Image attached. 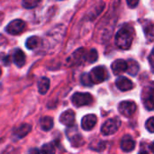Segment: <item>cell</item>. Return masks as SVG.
<instances>
[{"mask_svg": "<svg viewBox=\"0 0 154 154\" xmlns=\"http://www.w3.org/2000/svg\"><path fill=\"white\" fill-rule=\"evenodd\" d=\"M134 38V30L129 25L125 24L119 29L116 35V44L121 50H128L132 46Z\"/></svg>", "mask_w": 154, "mask_h": 154, "instance_id": "obj_1", "label": "cell"}, {"mask_svg": "<svg viewBox=\"0 0 154 154\" xmlns=\"http://www.w3.org/2000/svg\"><path fill=\"white\" fill-rule=\"evenodd\" d=\"M142 100L147 110L154 111V82L143 88L142 91Z\"/></svg>", "mask_w": 154, "mask_h": 154, "instance_id": "obj_2", "label": "cell"}, {"mask_svg": "<svg viewBox=\"0 0 154 154\" xmlns=\"http://www.w3.org/2000/svg\"><path fill=\"white\" fill-rule=\"evenodd\" d=\"M93 84H99L108 79V71L105 66H97L89 73Z\"/></svg>", "mask_w": 154, "mask_h": 154, "instance_id": "obj_3", "label": "cell"}, {"mask_svg": "<svg viewBox=\"0 0 154 154\" xmlns=\"http://www.w3.org/2000/svg\"><path fill=\"white\" fill-rule=\"evenodd\" d=\"M121 126V121L118 117L108 119L105 122L101 128V132L104 135H111L118 131Z\"/></svg>", "mask_w": 154, "mask_h": 154, "instance_id": "obj_4", "label": "cell"}, {"mask_svg": "<svg viewBox=\"0 0 154 154\" xmlns=\"http://www.w3.org/2000/svg\"><path fill=\"white\" fill-rule=\"evenodd\" d=\"M71 101L75 106L81 107V106L90 105L93 102V97H92L91 94H89V93L77 92L72 96Z\"/></svg>", "mask_w": 154, "mask_h": 154, "instance_id": "obj_5", "label": "cell"}, {"mask_svg": "<svg viewBox=\"0 0 154 154\" xmlns=\"http://www.w3.org/2000/svg\"><path fill=\"white\" fill-rule=\"evenodd\" d=\"M67 135H68V138L69 139L71 144L75 148L82 146L85 143L84 138L82 137V135L80 134H79L77 127L74 125L70 126V128L67 130Z\"/></svg>", "mask_w": 154, "mask_h": 154, "instance_id": "obj_6", "label": "cell"}, {"mask_svg": "<svg viewBox=\"0 0 154 154\" xmlns=\"http://www.w3.org/2000/svg\"><path fill=\"white\" fill-rule=\"evenodd\" d=\"M24 29H25V23L21 19H15L7 24L5 31L9 34L17 35V34H20Z\"/></svg>", "mask_w": 154, "mask_h": 154, "instance_id": "obj_7", "label": "cell"}, {"mask_svg": "<svg viewBox=\"0 0 154 154\" xmlns=\"http://www.w3.org/2000/svg\"><path fill=\"white\" fill-rule=\"evenodd\" d=\"M137 109L136 104L134 101H123L118 106V110L121 115L126 117L132 116Z\"/></svg>", "mask_w": 154, "mask_h": 154, "instance_id": "obj_8", "label": "cell"}, {"mask_svg": "<svg viewBox=\"0 0 154 154\" xmlns=\"http://www.w3.org/2000/svg\"><path fill=\"white\" fill-rule=\"evenodd\" d=\"M87 56H88V52L85 51V49L81 48L77 50L76 51H74V53L71 56V65H80L82 64L84 61H87Z\"/></svg>", "mask_w": 154, "mask_h": 154, "instance_id": "obj_9", "label": "cell"}, {"mask_svg": "<svg viewBox=\"0 0 154 154\" xmlns=\"http://www.w3.org/2000/svg\"><path fill=\"white\" fill-rule=\"evenodd\" d=\"M75 117H76V115H75L74 111H72V110H67V111L63 112L60 115V122L62 125L70 127V126H72V125H75Z\"/></svg>", "mask_w": 154, "mask_h": 154, "instance_id": "obj_10", "label": "cell"}, {"mask_svg": "<svg viewBox=\"0 0 154 154\" xmlns=\"http://www.w3.org/2000/svg\"><path fill=\"white\" fill-rule=\"evenodd\" d=\"M97 118L95 115L85 116L81 120V126L85 131H91L97 125Z\"/></svg>", "mask_w": 154, "mask_h": 154, "instance_id": "obj_11", "label": "cell"}, {"mask_svg": "<svg viewBox=\"0 0 154 154\" xmlns=\"http://www.w3.org/2000/svg\"><path fill=\"white\" fill-rule=\"evenodd\" d=\"M120 147L121 149L125 152H132L134 147H135V142L133 139V137L129 134L125 135L122 140H121V143H120Z\"/></svg>", "mask_w": 154, "mask_h": 154, "instance_id": "obj_12", "label": "cell"}, {"mask_svg": "<svg viewBox=\"0 0 154 154\" xmlns=\"http://www.w3.org/2000/svg\"><path fill=\"white\" fill-rule=\"evenodd\" d=\"M111 69L114 74L116 75L123 74L124 72L127 71V61L122 59H118L112 63Z\"/></svg>", "mask_w": 154, "mask_h": 154, "instance_id": "obj_13", "label": "cell"}, {"mask_svg": "<svg viewBox=\"0 0 154 154\" xmlns=\"http://www.w3.org/2000/svg\"><path fill=\"white\" fill-rule=\"evenodd\" d=\"M116 85L121 91H128L134 88V85L132 80L127 79L126 77H120L116 79Z\"/></svg>", "mask_w": 154, "mask_h": 154, "instance_id": "obj_14", "label": "cell"}, {"mask_svg": "<svg viewBox=\"0 0 154 154\" xmlns=\"http://www.w3.org/2000/svg\"><path fill=\"white\" fill-rule=\"evenodd\" d=\"M26 61V56L24 54V52L21 50V49H15L14 51V64L21 68L25 64Z\"/></svg>", "mask_w": 154, "mask_h": 154, "instance_id": "obj_15", "label": "cell"}, {"mask_svg": "<svg viewBox=\"0 0 154 154\" xmlns=\"http://www.w3.org/2000/svg\"><path fill=\"white\" fill-rule=\"evenodd\" d=\"M31 130H32V126L30 125H28V124H23L18 128H16L14 130V134L18 139L23 138L24 136H26L31 132Z\"/></svg>", "mask_w": 154, "mask_h": 154, "instance_id": "obj_16", "label": "cell"}, {"mask_svg": "<svg viewBox=\"0 0 154 154\" xmlns=\"http://www.w3.org/2000/svg\"><path fill=\"white\" fill-rule=\"evenodd\" d=\"M139 70H140V66H139L138 62L135 61L134 60H128V61H127L128 74H130L132 76H135V75H137Z\"/></svg>", "mask_w": 154, "mask_h": 154, "instance_id": "obj_17", "label": "cell"}, {"mask_svg": "<svg viewBox=\"0 0 154 154\" xmlns=\"http://www.w3.org/2000/svg\"><path fill=\"white\" fill-rule=\"evenodd\" d=\"M50 88V80L47 78H42L39 81H38V90L39 93L42 95H44L47 93V91L49 90Z\"/></svg>", "mask_w": 154, "mask_h": 154, "instance_id": "obj_18", "label": "cell"}, {"mask_svg": "<svg viewBox=\"0 0 154 154\" xmlns=\"http://www.w3.org/2000/svg\"><path fill=\"white\" fill-rule=\"evenodd\" d=\"M40 125L43 131H50L53 127V119L50 116L42 117L40 120Z\"/></svg>", "mask_w": 154, "mask_h": 154, "instance_id": "obj_19", "label": "cell"}, {"mask_svg": "<svg viewBox=\"0 0 154 154\" xmlns=\"http://www.w3.org/2000/svg\"><path fill=\"white\" fill-rule=\"evenodd\" d=\"M39 43H40V39L37 36H31L26 40L25 46L29 50H33L38 47Z\"/></svg>", "mask_w": 154, "mask_h": 154, "instance_id": "obj_20", "label": "cell"}, {"mask_svg": "<svg viewBox=\"0 0 154 154\" xmlns=\"http://www.w3.org/2000/svg\"><path fill=\"white\" fill-rule=\"evenodd\" d=\"M41 1L42 0H23L22 4H23V6L24 8L32 9V8L36 7L41 3Z\"/></svg>", "mask_w": 154, "mask_h": 154, "instance_id": "obj_21", "label": "cell"}, {"mask_svg": "<svg viewBox=\"0 0 154 154\" xmlns=\"http://www.w3.org/2000/svg\"><path fill=\"white\" fill-rule=\"evenodd\" d=\"M98 59V54H97V50L95 49H91L88 52V56H87V60L89 62V63H93V62H96Z\"/></svg>", "mask_w": 154, "mask_h": 154, "instance_id": "obj_22", "label": "cell"}, {"mask_svg": "<svg viewBox=\"0 0 154 154\" xmlns=\"http://www.w3.org/2000/svg\"><path fill=\"white\" fill-rule=\"evenodd\" d=\"M105 147H106L105 143L102 141H98V142L93 141L90 144V149H92L94 151H97V152L103 151L105 149Z\"/></svg>", "mask_w": 154, "mask_h": 154, "instance_id": "obj_23", "label": "cell"}, {"mask_svg": "<svg viewBox=\"0 0 154 154\" xmlns=\"http://www.w3.org/2000/svg\"><path fill=\"white\" fill-rule=\"evenodd\" d=\"M42 152L44 153H53L55 152V146L53 145V143H46L42 145Z\"/></svg>", "mask_w": 154, "mask_h": 154, "instance_id": "obj_24", "label": "cell"}, {"mask_svg": "<svg viewBox=\"0 0 154 154\" xmlns=\"http://www.w3.org/2000/svg\"><path fill=\"white\" fill-rule=\"evenodd\" d=\"M81 83L84 85V86H87V87H90L93 85L92 81H91V79H90V76L89 74L88 73H84L82 76H81Z\"/></svg>", "mask_w": 154, "mask_h": 154, "instance_id": "obj_25", "label": "cell"}, {"mask_svg": "<svg viewBox=\"0 0 154 154\" xmlns=\"http://www.w3.org/2000/svg\"><path fill=\"white\" fill-rule=\"evenodd\" d=\"M145 126H146V129H147L150 133L154 134V116L149 118V119L146 121Z\"/></svg>", "mask_w": 154, "mask_h": 154, "instance_id": "obj_26", "label": "cell"}, {"mask_svg": "<svg viewBox=\"0 0 154 154\" xmlns=\"http://www.w3.org/2000/svg\"><path fill=\"white\" fill-rule=\"evenodd\" d=\"M149 62H150V65H151V68H152V70L154 72V48L153 50L152 51L150 56H149Z\"/></svg>", "mask_w": 154, "mask_h": 154, "instance_id": "obj_27", "label": "cell"}, {"mask_svg": "<svg viewBox=\"0 0 154 154\" xmlns=\"http://www.w3.org/2000/svg\"><path fill=\"white\" fill-rule=\"evenodd\" d=\"M127 2V5L129 7L131 8H134L138 5V3H139V0H126Z\"/></svg>", "mask_w": 154, "mask_h": 154, "instance_id": "obj_28", "label": "cell"}, {"mask_svg": "<svg viewBox=\"0 0 154 154\" xmlns=\"http://www.w3.org/2000/svg\"><path fill=\"white\" fill-rule=\"evenodd\" d=\"M3 64L5 65V66L10 64V57L9 56H5V57L3 58Z\"/></svg>", "mask_w": 154, "mask_h": 154, "instance_id": "obj_29", "label": "cell"}, {"mask_svg": "<svg viewBox=\"0 0 154 154\" xmlns=\"http://www.w3.org/2000/svg\"><path fill=\"white\" fill-rule=\"evenodd\" d=\"M151 151H152V152H153L154 153V142H153V143L151 145Z\"/></svg>", "mask_w": 154, "mask_h": 154, "instance_id": "obj_30", "label": "cell"}]
</instances>
